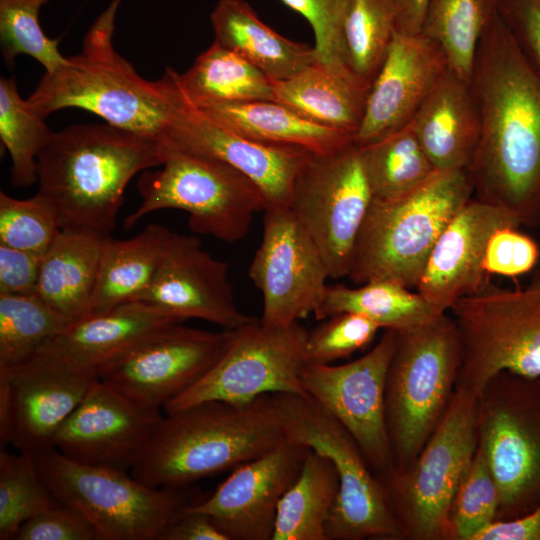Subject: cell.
I'll return each mask as SVG.
<instances>
[{
    "mask_svg": "<svg viewBox=\"0 0 540 540\" xmlns=\"http://www.w3.org/2000/svg\"><path fill=\"white\" fill-rule=\"evenodd\" d=\"M70 324L37 294H0V368L28 360Z\"/></svg>",
    "mask_w": 540,
    "mask_h": 540,
    "instance_id": "obj_39",
    "label": "cell"
},
{
    "mask_svg": "<svg viewBox=\"0 0 540 540\" xmlns=\"http://www.w3.org/2000/svg\"><path fill=\"white\" fill-rule=\"evenodd\" d=\"M283 439L271 395L245 404L202 402L163 415L130 471L153 487H188L264 455Z\"/></svg>",
    "mask_w": 540,
    "mask_h": 540,
    "instance_id": "obj_4",
    "label": "cell"
},
{
    "mask_svg": "<svg viewBox=\"0 0 540 540\" xmlns=\"http://www.w3.org/2000/svg\"><path fill=\"white\" fill-rule=\"evenodd\" d=\"M307 333L299 322L269 328L251 318L234 330L216 364L162 410L169 414L207 401L245 404L277 393L308 395L300 380Z\"/></svg>",
    "mask_w": 540,
    "mask_h": 540,
    "instance_id": "obj_13",
    "label": "cell"
},
{
    "mask_svg": "<svg viewBox=\"0 0 540 540\" xmlns=\"http://www.w3.org/2000/svg\"><path fill=\"white\" fill-rule=\"evenodd\" d=\"M461 362L459 329L448 312L398 332L385 389L395 470L413 464L439 423L454 393Z\"/></svg>",
    "mask_w": 540,
    "mask_h": 540,
    "instance_id": "obj_6",
    "label": "cell"
},
{
    "mask_svg": "<svg viewBox=\"0 0 540 540\" xmlns=\"http://www.w3.org/2000/svg\"><path fill=\"white\" fill-rule=\"evenodd\" d=\"M57 503L40 476L34 454L1 449V540H14L21 525Z\"/></svg>",
    "mask_w": 540,
    "mask_h": 540,
    "instance_id": "obj_40",
    "label": "cell"
},
{
    "mask_svg": "<svg viewBox=\"0 0 540 540\" xmlns=\"http://www.w3.org/2000/svg\"><path fill=\"white\" fill-rule=\"evenodd\" d=\"M180 323L156 307L132 301L70 324L26 361L61 366L98 378L106 366L126 352Z\"/></svg>",
    "mask_w": 540,
    "mask_h": 540,
    "instance_id": "obj_25",
    "label": "cell"
},
{
    "mask_svg": "<svg viewBox=\"0 0 540 540\" xmlns=\"http://www.w3.org/2000/svg\"><path fill=\"white\" fill-rule=\"evenodd\" d=\"M430 0H396V31L404 34L421 33Z\"/></svg>",
    "mask_w": 540,
    "mask_h": 540,
    "instance_id": "obj_52",
    "label": "cell"
},
{
    "mask_svg": "<svg viewBox=\"0 0 540 540\" xmlns=\"http://www.w3.org/2000/svg\"><path fill=\"white\" fill-rule=\"evenodd\" d=\"M163 414L95 380L55 439L69 459L130 470L145 450Z\"/></svg>",
    "mask_w": 540,
    "mask_h": 540,
    "instance_id": "obj_20",
    "label": "cell"
},
{
    "mask_svg": "<svg viewBox=\"0 0 540 540\" xmlns=\"http://www.w3.org/2000/svg\"><path fill=\"white\" fill-rule=\"evenodd\" d=\"M396 0H350L344 25L346 61L371 86L396 32Z\"/></svg>",
    "mask_w": 540,
    "mask_h": 540,
    "instance_id": "obj_38",
    "label": "cell"
},
{
    "mask_svg": "<svg viewBox=\"0 0 540 540\" xmlns=\"http://www.w3.org/2000/svg\"><path fill=\"white\" fill-rule=\"evenodd\" d=\"M162 163L156 140L110 124L53 132L37 158L39 193L62 229L110 237L129 181Z\"/></svg>",
    "mask_w": 540,
    "mask_h": 540,
    "instance_id": "obj_3",
    "label": "cell"
},
{
    "mask_svg": "<svg viewBox=\"0 0 540 540\" xmlns=\"http://www.w3.org/2000/svg\"><path fill=\"white\" fill-rule=\"evenodd\" d=\"M448 313L462 344L456 387L481 396L503 372L540 377V270L527 285L513 289L488 279Z\"/></svg>",
    "mask_w": 540,
    "mask_h": 540,
    "instance_id": "obj_9",
    "label": "cell"
},
{
    "mask_svg": "<svg viewBox=\"0 0 540 540\" xmlns=\"http://www.w3.org/2000/svg\"><path fill=\"white\" fill-rule=\"evenodd\" d=\"M302 15L311 25L317 60L324 64L348 67L344 25L350 0H280Z\"/></svg>",
    "mask_w": 540,
    "mask_h": 540,
    "instance_id": "obj_45",
    "label": "cell"
},
{
    "mask_svg": "<svg viewBox=\"0 0 540 540\" xmlns=\"http://www.w3.org/2000/svg\"><path fill=\"white\" fill-rule=\"evenodd\" d=\"M308 331L305 364L325 365L366 348L381 329L358 313L330 316Z\"/></svg>",
    "mask_w": 540,
    "mask_h": 540,
    "instance_id": "obj_44",
    "label": "cell"
},
{
    "mask_svg": "<svg viewBox=\"0 0 540 540\" xmlns=\"http://www.w3.org/2000/svg\"><path fill=\"white\" fill-rule=\"evenodd\" d=\"M27 100L14 77L0 79V138L11 158V183L20 188L38 181L37 158L53 131Z\"/></svg>",
    "mask_w": 540,
    "mask_h": 540,
    "instance_id": "obj_37",
    "label": "cell"
},
{
    "mask_svg": "<svg viewBox=\"0 0 540 540\" xmlns=\"http://www.w3.org/2000/svg\"><path fill=\"white\" fill-rule=\"evenodd\" d=\"M271 397L284 438L327 456L337 470L339 493L326 523V539L405 536L383 484L348 431L309 395Z\"/></svg>",
    "mask_w": 540,
    "mask_h": 540,
    "instance_id": "obj_10",
    "label": "cell"
},
{
    "mask_svg": "<svg viewBox=\"0 0 540 540\" xmlns=\"http://www.w3.org/2000/svg\"><path fill=\"white\" fill-rule=\"evenodd\" d=\"M499 506L498 487L484 447L478 441L472 464L452 504L448 539L476 540L485 528L497 520Z\"/></svg>",
    "mask_w": 540,
    "mask_h": 540,
    "instance_id": "obj_42",
    "label": "cell"
},
{
    "mask_svg": "<svg viewBox=\"0 0 540 540\" xmlns=\"http://www.w3.org/2000/svg\"><path fill=\"white\" fill-rule=\"evenodd\" d=\"M373 196L361 146L312 155L294 181L290 208L308 232L330 278L347 277Z\"/></svg>",
    "mask_w": 540,
    "mask_h": 540,
    "instance_id": "obj_12",
    "label": "cell"
},
{
    "mask_svg": "<svg viewBox=\"0 0 540 540\" xmlns=\"http://www.w3.org/2000/svg\"><path fill=\"white\" fill-rule=\"evenodd\" d=\"M34 456L53 497L85 516L100 540H160L190 505L202 499L190 486L153 487L127 470L82 464L55 448Z\"/></svg>",
    "mask_w": 540,
    "mask_h": 540,
    "instance_id": "obj_7",
    "label": "cell"
},
{
    "mask_svg": "<svg viewBox=\"0 0 540 540\" xmlns=\"http://www.w3.org/2000/svg\"><path fill=\"white\" fill-rule=\"evenodd\" d=\"M409 124L436 170L467 171L481 136L480 110L468 82L449 69Z\"/></svg>",
    "mask_w": 540,
    "mask_h": 540,
    "instance_id": "obj_26",
    "label": "cell"
},
{
    "mask_svg": "<svg viewBox=\"0 0 540 540\" xmlns=\"http://www.w3.org/2000/svg\"><path fill=\"white\" fill-rule=\"evenodd\" d=\"M476 540H540V505L519 516L494 521Z\"/></svg>",
    "mask_w": 540,
    "mask_h": 540,
    "instance_id": "obj_50",
    "label": "cell"
},
{
    "mask_svg": "<svg viewBox=\"0 0 540 540\" xmlns=\"http://www.w3.org/2000/svg\"><path fill=\"white\" fill-rule=\"evenodd\" d=\"M364 315L381 329L406 331L439 315L417 292L390 280H374L357 287L328 285L314 312L317 320L344 313Z\"/></svg>",
    "mask_w": 540,
    "mask_h": 540,
    "instance_id": "obj_34",
    "label": "cell"
},
{
    "mask_svg": "<svg viewBox=\"0 0 540 540\" xmlns=\"http://www.w3.org/2000/svg\"><path fill=\"white\" fill-rule=\"evenodd\" d=\"M233 332L171 325L106 366L98 379L139 405L161 410L216 364Z\"/></svg>",
    "mask_w": 540,
    "mask_h": 540,
    "instance_id": "obj_17",
    "label": "cell"
},
{
    "mask_svg": "<svg viewBox=\"0 0 540 540\" xmlns=\"http://www.w3.org/2000/svg\"><path fill=\"white\" fill-rule=\"evenodd\" d=\"M14 540H100L93 525L75 508L58 502L26 521Z\"/></svg>",
    "mask_w": 540,
    "mask_h": 540,
    "instance_id": "obj_47",
    "label": "cell"
},
{
    "mask_svg": "<svg viewBox=\"0 0 540 540\" xmlns=\"http://www.w3.org/2000/svg\"><path fill=\"white\" fill-rule=\"evenodd\" d=\"M448 70L435 41L422 33L396 31L370 86L354 142L363 146L407 125Z\"/></svg>",
    "mask_w": 540,
    "mask_h": 540,
    "instance_id": "obj_23",
    "label": "cell"
},
{
    "mask_svg": "<svg viewBox=\"0 0 540 540\" xmlns=\"http://www.w3.org/2000/svg\"><path fill=\"white\" fill-rule=\"evenodd\" d=\"M309 450L284 438L264 455L235 467L212 495L189 508L209 516L229 540H271L278 504Z\"/></svg>",
    "mask_w": 540,
    "mask_h": 540,
    "instance_id": "obj_19",
    "label": "cell"
},
{
    "mask_svg": "<svg viewBox=\"0 0 540 540\" xmlns=\"http://www.w3.org/2000/svg\"><path fill=\"white\" fill-rule=\"evenodd\" d=\"M159 143L214 158L237 169L259 188L267 208L290 206L296 176L314 155L302 149L268 145L237 134L187 102Z\"/></svg>",
    "mask_w": 540,
    "mask_h": 540,
    "instance_id": "obj_22",
    "label": "cell"
},
{
    "mask_svg": "<svg viewBox=\"0 0 540 540\" xmlns=\"http://www.w3.org/2000/svg\"><path fill=\"white\" fill-rule=\"evenodd\" d=\"M519 224L504 210L472 197L439 235L416 291L438 313L476 291L489 276L483 261L490 236Z\"/></svg>",
    "mask_w": 540,
    "mask_h": 540,
    "instance_id": "obj_24",
    "label": "cell"
},
{
    "mask_svg": "<svg viewBox=\"0 0 540 540\" xmlns=\"http://www.w3.org/2000/svg\"><path fill=\"white\" fill-rule=\"evenodd\" d=\"M61 231L55 209L39 192L28 199L0 192V244L43 255Z\"/></svg>",
    "mask_w": 540,
    "mask_h": 540,
    "instance_id": "obj_43",
    "label": "cell"
},
{
    "mask_svg": "<svg viewBox=\"0 0 540 540\" xmlns=\"http://www.w3.org/2000/svg\"><path fill=\"white\" fill-rule=\"evenodd\" d=\"M499 16L523 54L540 71V0H501Z\"/></svg>",
    "mask_w": 540,
    "mask_h": 540,
    "instance_id": "obj_48",
    "label": "cell"
},
{
    "mask_svg": "<svg viewBox=\"0 0 540 540\" xmlns=\"http://www.w3.org/2000/svg\"><path fill=\"white\" fill-rule=\"evenodd\" d=\"M106 238L62 229L42 257L36 294L71 323L92 314Z\"/></svg>",
    "mask_w": 540,
    "mask_h": 540,
    "instance_id": "obj_28",
    "label": "cell"
},
{
    "mask_svg": "<svg viewBox=\"0 0 540 540\" xmlns=\"http://www.w3.org/2000/svg\"><path fill=\"white\" fill-rule=\"evenodd\" d=\"M338 493L335 465L310 449L298 477L278 504L271 540H327L326 523Z\"/></svg>",
    "mask_w": 540,
    "mask_h": 540,
    "instance_id": "obj_33",
    "label": "cell"
},
{
    "mask_svg": "<svg viewBox=\"0 0 540 540\" xmlns=\"http://www.w3.org/2000/svg\"><path fill=\"white\" fill-rule=\"evenodd\" d=\"M119 3L113 0L93 23L79 54L44 73L27 101L43 118L63 108H81L161 142L186 101L176 71L168 68L159 80L148 81L116 52L112 36Z\"/></svg>",
    "mask_w": 540,
    "mask_h": 540,
    "instance_id": "obj_2",
    "label": "cell"
},
{
    "mask_svg": "<svg viewBox=\"0 0 540 540\" xmlns=\"http://www.w3.org/2000/svg\"><path fill=\"white\" fill-rule=\"evenodd\" d=\"M501 0H430L421 33L443 50L449 69L470 81L482 34L499 15Z\"/></svg>",
    "mask_w": 540,
    "mask_h": 540,
    "instance_id": "obj_35",
    "label": "cell"
},
{
    "mask_svg": "<svg viewBox=\"0 0 540 540\" xmlns=\"http://www.w3.org/2000/svg\"><path fill=\"white\" fill-rule=\"evenodd\" d=\"M162 168L143 171L137 182L142 198L123 222L126 230L154 211L178 209L189 215L198 234L234 243L243 239L254 215L267 203L259 188L232 166L160 143Z\"/></svg>",
    "mask_w": 540,
    "mask_h": 540,
    "instance_id": "obj_8",
    "label": "cell"
},
{
    "mask_svg": "<svg viewBox=\"0 0 540 540\" xmlns=\"http://www.w3.org/2000/svg\"><path fill=\"white\" fill-rule=\"evenodd\" d=\"M472 196L467 171L436 170L403 196L372 199L347 277L356 285L390 280L416 289L439 235Z\"/></svg>",
    "mask_w": 540,
    "mask_h": 540,
    "instance_id": "obj_5",
    "label": "cell"
},
{
    "mask_svg": "<svg viewBox=\"0 0 540 540\" xmlns=\"http://www.w3.org/2000/svg\"><path fill=\"white\" fill-rule=\"evenodd\" d=\"M223 127L254 141L294 147L314 155L337 151L353 135L303 116L280 102L265 100L197 108Z\"/></svg>",
    "mask_w": 540,
    "mask_h": 540,
    "instance_id": "obj_29",
    "label": "cell"
},
{
    "mask_svg": "<svg viewBox=\"0 0 540 540\" xmlns=\"http://www.w3.org/2000/svg\"><path fill=\"white\" fill-rule=\"evenodd\" d=\"M519 228L504 226L490 236L483 261V269L488 276L515 277L536 266L540 257L539 246Z\"/></svg>",
    "mask_w": 540,
    "mask_h": 540,
    "instance_id": "obj_46",
    "label": "cell"
},
{
    "mask_svg": "<svg viewBox=\"0 0 540 540\" xmlns=\"http://www.w3.org/2000/svg\"><path fill=\"white\" fill-rule=\"evenodd\" d=\"M498 376L496 406L480 400L478 441L498 487L499 512L512 518L540 505V377Z\"/></svg>",
    "mask_w": 540,
    "mask_h": 540,
    "instance_id": "obj_14",
    "label": "cell"
},
{
    "mask_svg": "<svg viewBox=\"0 0 540 540\" xmlns=\"http://www.w3.org/2000/svg\"><path fill=\"white\" fill-rule=\"evenodd\" d=\"M479 404L480 396L456 387L413 464L380 480L405 535L448 539L452 504L478 446Z\"/></svg>",
    "mask_w": 540,
    "mask_h": 540,
    "instance_id": "obj_11",
    "label": "cell"
},
{
    "mask_svg": "<svg viewBox=\"0 0 540 540\" xmlns=\"http://www.w3.org/2000/svg\"><path fill=\"white\" fill-rule=\"evenodd\" d=\"M43 255L0 244V294H36Z\"/></svg>",
    "mask_w": 540,
    "mask_h": 540,
    "instance_id": "obj_49",
    "label": "cell"
},
{
    "mask_svg": "<svg viewBox=\"0 0 540 540\" xmlns=\"http://www.w3.org/2000/svg\"><path fill=\"white\" fill-rule=\"evenodd\" d=\"M272 88L275 101L353 138L361 124L370 89L349 67L318 60L289 78L272 81Z\"/></svg>",
    "mask_w": 540,
    "mask_h": 540,
    "instance_id": "obj_27",
    "label": "cell"
},
{
    "mask_svg": "<svg viewBox=\"0 0 540 540\" xmlns=\"http://www.w3.org/2000/svg\"><path fill=\"white\" fill-rule=\"evenodd\" d=\"M481 136L467 173L474 198L540 227V71L498 15L479 41L469 81Z\"/></svg>",
    "mask_w": 540,
    "mask_h": 540,
    "instance_id": "obj_1",
    "label": "cell"
},
{
    "mask_svg": "<svg viewBox=\"0 0 540 540\" xmlns=\"http://www.w3.org/2000/svg\"><path fill=\"white\" fill-rule=\"evenodd\" d=\"M49 1L0 0L1 52L8 66L21 54L40 62L47 73L66 62L58 49L60 38H49L39 24V10Z\"/></svg>",
    "mask_w": 540,
    "mask_h": 540,
    "instance_id": "obj_41",
    "label": "cell"
},
{
    "mask_svg": "<svg viewBox=\"0 0 540 540\" xmlns=\"http://www.w3.org/2000/svg\"><path fill=\"white\" fill-rule=\"evenodd\" d=\"M262 241L249 277L263 296L261 323L290 326L314 314L330 278L314 241L290 207L264 211Z\"/></svg>",
    "mask_w": 540,
    "mask_h": 540,
    "instance_id": "obj_16",
    "label": "cell"
},
{
    "mask_svg": "<svg viewBox=\"0 0 540 540\" xmlns=\"http://www.w3.org/2000/svg\"><path fill=\"white\" fill-rule=\"evenodd\" d=\"M160 540H229L204 513L189 507L163 533Z\"/></svg>",
    "mask_w": 540,
    "mask_h": 540,
    "instance_id": "obj_51",
    "label": "cell"
},
{
    "mask_svg": "<svg viewBox=\"0 0 540 540\" xmlns=\"http://www.w3.org/2000/svg\"><path fill=\"white\" fill-rule=\"evenodd\" d=\"M229 263L205 251L195 236L175 233L150 286L136 301L178 318H195L235 330L252 317L237 307Z\"/></svg>",
    "mask_w": 540,
    "mask_h": 540,
    "instance_id": "obj_21",
    "label": "cell"
},
{
    "mask_svg": "<svg viewBox=\"0 0 540 540\" xmlns=\"http://www.w3.org/2000/svg\"><path fill=\"white\" fill-rule=\"evenodd\" d=\"M97 379L37 361L0 368L1 447L32 454L55 448L58 432Z\"/></svg>",
    "mask_w": 540,
    "mask_h": 540,
    "instance_id": "obj_18",
    "label": "cell"
},
{
    "mask_svg": "<svg viewBox=\"0 0 540 540\" xmlns=\"http://www.w3.org/2000/svg\"><path fill=\"white\" fill-rule=\"evenodd\" d=\"M398 332L384 329L362 357L342 365L305 364V392L352 436L368 465L382 477L395 468L386 424L385 389Z\"/></svg>",
    "mask_w": 540,
    "mask_h": 540,
    "instance_id": "obj_15",
    "label": "cell"
},
{
    "mask_svg": "<svg viewBox=\"0 0 540 540\" xmlns=\"http://www.w3.org/2000/svg\"><path fill=\"white\" fill-rule=\"evenodd\" d=\"M361 149L373 199L403 196L436 172L409 123Z\"/></svg>",
    "mask_w": 540,
    "mask_h": 540,
    "instance_id": "obj_36",
    "label": "cell"
},
{
    "mask_svg": "<svg viewBox=\"0 0 540 540\" xmlns=\"http://www.w3.org/2000/svg\"><path fill=\"white\" fill-rule=\"evenodd\" d=\"M214 41L232 50L270 80H283L317 60L314 47L274 31L245 0H218L211 16Z\"/></svg>",
    "mask_w": 540,
    "mask_h": 540,
    "instance_id": "obj_30",
    "label": "cell"
},
{
    "mask_svg": "<svg viewBox=\"0 0 540 540\" xmlns=\"http://www.w3.org/2000/svg\"><path fill=\"white\" fill-rule=\"evenodd\" d=\"M177 82L185 101L196 107L275 101L272 81L239 54L217 42L203 51Z\"/></svg>",
    "mask_w": 540,
    "mask_h": 540,
    "instance_id": "obj_32",
    "label": "cell"
},
{
    "mask_svg": "<svg viewBox=\"0 0 540 540\" xmlns=\"http://www.w3.org/2000/svg\"><path fill=\"white\" fill-rule=\"evenodd\" d=\"M174 236L167 227L150 224L130 239L107 237L91 315L136 301L152 283Z\"/></svg>",
    "mask_w": 540,
    "mask_h": 540,
    "instance_id": "obj_31",
    "label": "cell"
}]
</instances>
